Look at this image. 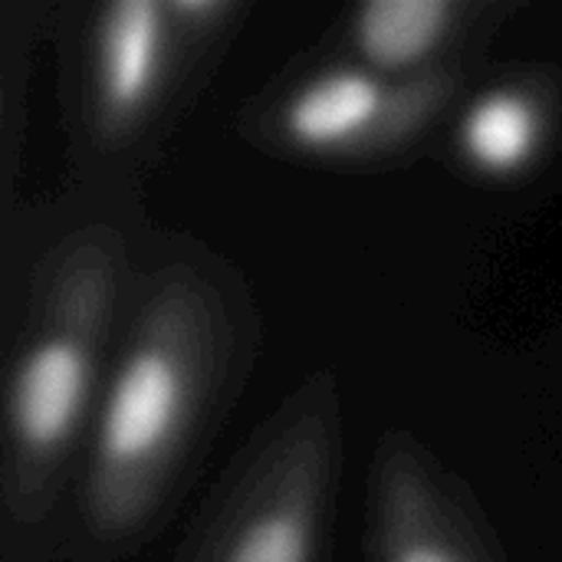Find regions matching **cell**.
<instances>
[{
  "label": "cell",
  "instance_id": "cell-4",
  "mask_svg": "<svg viewBox=\"0 0 562 562\" xmlns=\"http://www.w3.org/2000/svg\"><path fill=\"white\" fill-rule=\"evenodd\" d=\"M339 458V382L310 372L250 435L175 562H323Z\"/></svg>",
  "mask_w": 562,
  "mask_h": 562
},
{
  "label": "cell",
  "instance_id": "cell-5",
  "mask_svg": "<svg viewBox=\"0 0 562 562\" xmlns=\"http://www.w3.org/2000/svg\"><path fill=\"white\" fill-rule=\"evenodd\" d=\"M468 79L471 72L392 79L336 56L254 105L247 135L310 161L392 158L458 109Z\"/></svg>",
  "mask_w": 562,
  "mask_h": 562
},
{
  "label": "cell",
  "instance_id": "cell-2",
  "mask_svg": "<svg viewBox=\"0 0 562 562\" xmlns=\"http://www.w3.org/2000/svg\"><path fill=\"white\" fill-rule=\"evenodd\" d=\"M79 201L30 250L7 293L0 405L3 543L33 547L76 487L86 438L148 231L122 191Z\"/></svg>",
  "mask_w": 562,
  "mask_h": 562
},
{
  "label": "cell",
  "instance_id": "cell-3",
  "mask_svg": "<svg viewBox=\"0 0 562 562\" xmlns=\"http://www.w3.org/2000/svg\"><path fill=\"white\" fill-rule=\"evenodd\" d=\"M244 10L240 0H99L69 10L59 76L72 191H122L132 181Z\"/></svg>",
  "mask_w": 562,
  "mask_h": 562
},
{
  "label": "cell",
  "instance_id": "cell-9",
  "mask_svg": "<svg viewBox=\"0 0 562 562\" xmlns=\"http://www.w3.org/2000/svg\"><path fill=\"white\" fill-rule=\"evenodd\" d=\"M16 23L7 26L3 33V69H0V184H3V211L10 217V201H13V181H16V161H20V132H23V76H26V59L23 43H30V26L13 30Z\"/></svg>",
  "mask_w": 562,
  "mask_h": 562
},
{
  "label": "cell",
  "instance_id": "cell-1",
  "mask_svg": "<svg viewBox=\"0 0 562 562\" xmlns=\"http://www.w3.org/2000/svg\"><path fill=\"white\" fill-rule=\"evenodd\" d=\"M260 313L240 270L191 234H145L72 504L99 553L145 540L240 395Z\"/></svg>",
  "mask_w": 562,
  "mask_h": 562
},
{
  "label": "cell",
  "instance_id": "cell-7",
  "mask_svg": "<svg viewBox=\"0 0 562 562\" xmlns=\"http://www.w3.org/2000/svg\"><path fill=\"white\" fill-rule=\"evenodd\" d=\"M510 10L494 0H366L336 30L339 59L392 79L471 72V53Z\"/></svg>",
  "mask_w": 562,
  "mask_h": 562
},
{
  "label": "cell",
  "instance_id": "cell-6",
  "mask_svg": "<svg viewBox=\"0 0 562 562\" xmlns=\"http://www.w3.org/2000/svg\"><path fill=\"white\" fill-rule=\"evenodd\" d=\"M369 562H504L461 481L402 428L369 464Z\"/></svg>",
  "mask_w": 562,
  "mask_h": 562
},
{
  "label": "cell",
  "instance_id": "cell-8",
  "mask_svg": "<svg viewBox=\"0 0 562 562\" xmlns=\"http://www.w3.org/2000/svg\"><path fill=\"white\" fill-rule=\"evenodd\" d=\"M562 128V82L547 69H510L484 79L454 109L461 165L494 184H517L550 158Z\"/></svg>",
  "mask_w": 562,
  "mask_h": 562
}]
</instances>
